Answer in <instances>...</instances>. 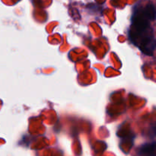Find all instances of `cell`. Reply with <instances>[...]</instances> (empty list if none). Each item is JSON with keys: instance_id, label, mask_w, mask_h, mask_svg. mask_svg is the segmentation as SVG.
<instances>
[{"instance_id": "cell-1", "label": "cell", "mask_w": 156, "mask_h": 156, "mask_svg": "<svg viewBox=\"0 0 156 156\" xmlns=\"http://www.w3.org/2000/svg\"><path fill=\"white\" fill-rule=\"evenodd\" d=\"M140 156H155V143H146L142 146L139 149Z\"/></svg>"}, {"instance_id": "cell-2", "label": "cell", "mask_w": 156, "mask_h": 156, "mask_svg": "<svg viewBox=\"0 0 156 156\" xmlns=\"http://www.w3.org/2000/svg\"><path fill=\"white\" fill-rule=\"evenodd\" d=\"M143 14L148 20H154L155 17V9L153 5H147L143 11Z\"/></svg>"}]
</instances>
